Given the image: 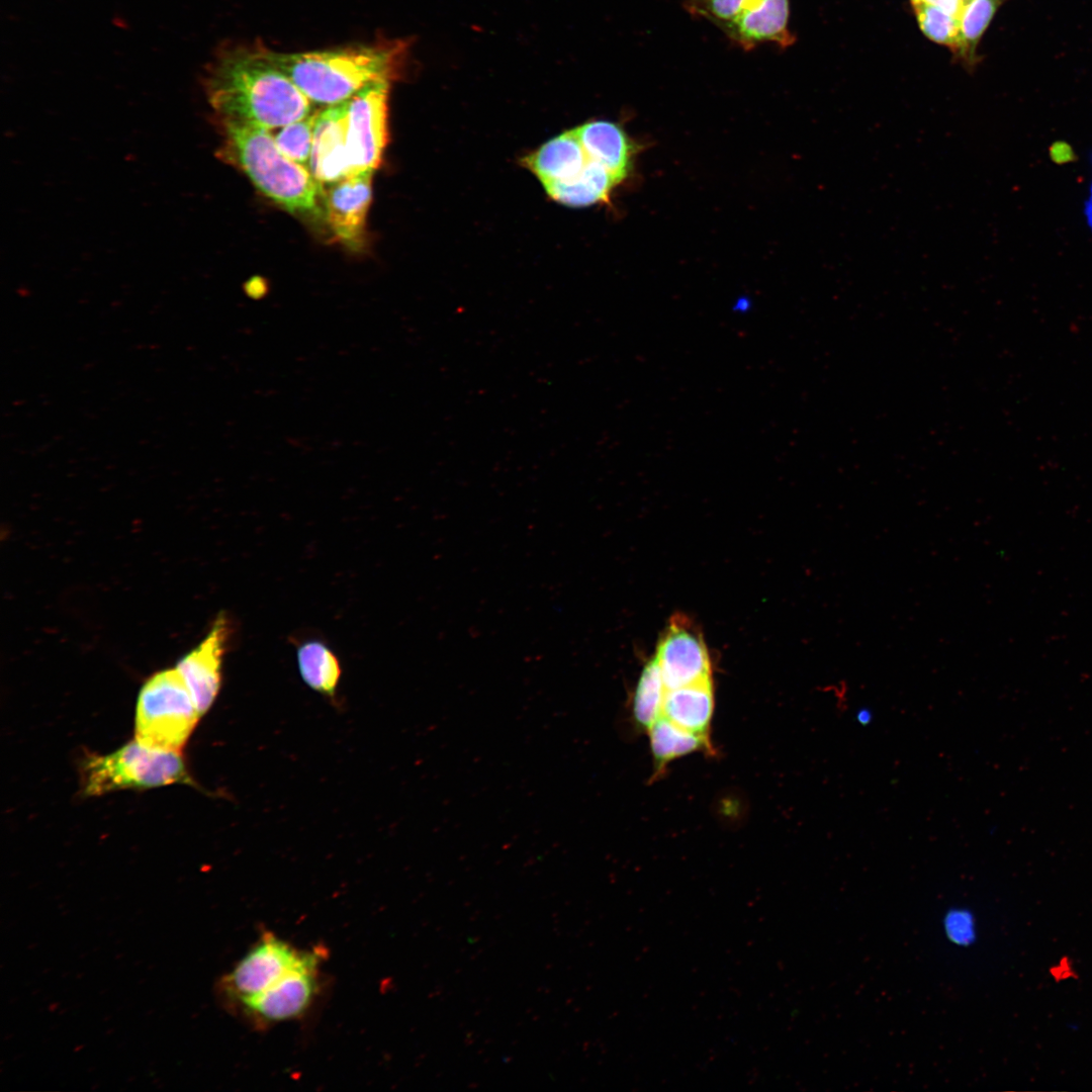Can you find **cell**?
<instances>
[{
	"label": "cell",
	"instance_id": "cell-1",
	"mask_svg": "<svg viewBox=\"0 0 1092 1092\" xmlns=\"http://www.w3.org/2000/svg\"><path fill=\"white\" fill-rule=\"evenodd\" d=\"M201 81L219 122L271 130L312 112L311 102L262 47H219L205 64Z\"/></svg>",
	"mask_w": 1092,
	"mask_h": 1092
},
{
	"label": "cell",
	"instance_id": "cell-2",
	"mask_svg": "<svg viewBox=\"0 0 1092 1092\" xmlns=\"http://www.w3.org/2000/svg\"><path fill=\"white\" fill-rule=\"evenodd\" d=\"M408 49L410 42L403 39L300 53L264 48L267 58L311 104L324 108L349 100L373 82L396 80L406 65Z\"/></svg>",
	"mask_w": 1092,
	"mask_h": 1092
},
{
	"label": "cell",
	"instance_id": "cell-3",
	"mask_svg": "<svg viewBox=\"0 0 1092 1092\" xmlns=\"http://www.w3.org/2000/svg\"><path fill=\"white\" fill-rule=\"evenodd\" d=\"M219 124L225 160L241 169L261 193L295 215L320 212L322 186L307 168L281 152L270 130L228 121Z\"/></svg>",
	"mask_w": 1092,
	"mask_h": 1092
},
{
	"label": "cell",
	"instance_id": "cell-4",
	"mask_svg": "<svg viewBox=\"0 0 1092 1092\" xmlns=\"http://www.w3.org/2000/svg\"><path fill=\"white\" fill-rule=\"evenodd\" d=\"M193 783L179 752L152 748L138 740L109 754H90L82 764L83 793L88 796Z\"/></svg>",
	"mask_w": 1092,
	"mask_h": 1092
},
{
	"label": "cell",
	"instance_id": "cell-5",
	"mask_svg": "<svg viewBox=\"0 0 1092 1092\" xmlns=\"http://www.w3.org/2000/svg\"><path fill=\"white\" fill-rule=\"evenodd\" d=\"M200 714L176 668L160 670L142 687L135 710V740L146 746L179 752Z\"/></svg>",
	"mask_w": 1092,
	"mask_h": 1092
},
{
	"label": "cell",
	"instance_id": "cell-6",
	"mask_svg": "<svg viewBox=\"0 0 1092 1092\" xmlns=\"http://www.w3.org/2000/svg\"><path fill=\"white\" fill-rule=\"evenodd\" d=\"M298 950L266 933L219 982L222 999L239 1009L279 981L300 959Z\"/></svg>",
	"mask_w": 1092,
	"mask_h": 1092
},
{
	"label": "cell",
	"instance_id": "cell-7",
	"mask_svg": "<svg viewBox=\"0 0 1092 1092\" xmlns=\"http://www.w3.org/2000/svg\"><path fill=\"white\" fill-rule=\"evenodd\" d=\"M390 81L373 82L349 99L347 141L353 173L375 171L387 145Z\"/></svg>",
	"mask_w": 1092,
	"mask_h": 1092
},
{
	"label": "cell",
	"instance_id": "cell-8",
	"mask_svg": "<svg viewBox=\"0 0 1092 1092\" xmlns=\"http://www.w3.org/2000/svg\"><path fill=\"white\" fill-rule=\"evenodd\" d=\"M324 952H302L297 963L272 987L240 1009L258 1024L296 1019L304 1014L318 991V971Z\"/></svg>",
	"mask_w": 1092,
	"mask_h": 1092
},
{
	"label": "cell",
	"instance_id": "cell-9",
	"mask_svg": "<svg viewBox=\"0 0 1092 1092\" xmlns=\"http://www.w3.org/2000/svg\"><path fill=\"white\" fill-rule=\"evenodd\" d=\"M654 658L666 690L712 679V663L703 637L682 615L670 619Z\"/></svg>",
	"mask_w": 1092,
	"mask_h": 1092
},
{
	"label": "cell",
	"instance_id": "cell-10",
	"mask_svg": "<svg viewBox=\"0 0 1092 1092\" xmlns=\"http://www.w3.org/2000/svg\"><path fill=\"white\" fill-rule=\"evenodd\" d=\"M373 173V170L357 171L322 186L326 220L334 236L353 250L361 249L364 242Z\"/></svg>",
	"mask_w": 1092,
	"mask_h": 1092
},
{
	"label": "cell",
	"instance_id": "cell-11",
	"mask_svg": "<svg viewBox=\"0 0 1092 1092\" xmlns=\"http://www.w3.org/2000/svg\"><path fill=\"white\" fill-rule=\"evenodd\" d=\"M232 626L225 614L213 621L202 641L186 653L176 669L193 702L203 716L213 705L221 687V666L231 637Z\"/></svg>",
	"mask_w": 1092,
	"mask_h": 1092
},
{
	"label": "cell",
	"instance_id": "cell-12",
	"mask_svg": "<svg viewBox=\"0 0 1092 1092\" xmlns=\"http://www.w3.org/2000/svg\"><path fill=\"white\" fill-rule=\"evenodd\" d=\"M349 100L317 112L309 171L321 186L353 173L347 141Z\"/></svg>",
	"mask_w": 1092,
	"mask_h": 1092
},
{
	"label": "cell",
	"instance_id": "cell-13",
	"mask_svg": "<svg viewBox=\"0 0 1092 1092\" xmlns=\"http://www.w3.org/2000/svg\"><path fill=\"white\" fill-rule=\"evenodd\" d=\"M789 13V0H748L723 32L744 51L765 42L788 48L796 39L788 27Z\"/></svg>",
	"mask_w": 1092,
	"mask_h": 1092
},
{
	"label": "cell",
	"instance_id": "cell-14",
	"mask_svg": "<svg viewBox=\"0 0 1092 1092\" xmlns=\"http://www.w3.org/2000/svg\"><path fill=\"white\" fill-rule=\"evenodd\" d=\"M523 163L546 187L575 179L589 159L572 128L544 143L526 156Z\"/></svg>",
	"mask_w": 1092,
	"mask_h": 1092
},
{
	"label": "cell",
	"instance_id": "cell-15",
	"mask_svg": "<svg viewBox=\"0 0 1092 1092\" xmlns=\"http://www.w3.org/2000/svg\"><path fill=\"white\" fill-rule=\"evenodd\" d=\"M573 129L590 161L606 168L619 182L629 175L637 147L619 124L592 120Z\"/></svg>",
	"mask_w": 1092,
	"mask_h": 1092
},
{
	"label": "cell",
	"instance_id": "cell-16",
	"mask_svg": "<svg viewBox=\"0 0 1092 1092\" xmlns=\"http://www.w3.org/2000/svg\"><path fill=\"white\" fill-rule=\"evenodd\" d=\"M713 713L712 679L666 690L662 716L677 726L710 737Z\"/></svg>",
	"mask_w": 1092,
	"mask_h": 1092
},
{
	"label": "cell",
	"instance_id": "cell-17",
	"mask_svg": "<svg viewBox=\"0 0 1092 1092\" xmlns=\"http://www.w3.org/2000/svg\"><path fill=\"white\" fill-rule=\"evenodd\" d=\"M647 733L656 776L676 758L694 752H713L710 737L688 731L662 715Z\"/></svg>",
	"mask_w": 1092,
	"mask_h": 1092
},
{
	"label": "cell",
	"instance_id": "cell-18",
	"mask_svg": "<svg viewBox=\"0 0 1092 1092\" xmlns=\"http://www.w3.org/2000/svg\"><path fill=\"white\" fill-rule=\"evenodd\" d=\"M620 182L603 166L589 160L583 172L575 179L544 187L554 201L571 206L585 207L606 202Z\"/></svg>",
	"mask_w": 1092,
	"mask_h": 1092
},
{
	"label": "cell",
	"instance_id": "cell-19",
	"mask_svg": "<svg viewBox=\"0 0 1092 1092\" xmlns=\"http://www.w3.org/2000/svg\"><path fill=\"white\" fill-rule=\"evenodd\" d=\"M298 671L304 684L314 692L334 698L342 668L337 655L321 640H307L296 649Z\"/></svg>",
	"mask_w": 1092,
	"mask_h": 1092
},
{
	"label": "cell",
	"instance_id": "cell-20",
	"mask_svg": "<svg viewBox=\"0 0 1092 1092\" xmlns=\"http://www.w3.org/2000/svg\"><path fill=\"white\" fill-rule=\"evenodd\" d=\"M1002 0H968L959 15L960 39L954 57L971 69L978 63V44Z\"/></svg>",
	"mask_w": 1092,
	"mask_h": 1092
},
{
	"label": "cell",
	"instance_id": "cell-21",
	"mask_svg": "<svg viewBox=\"0 0 1092 1092\" xmlns=\"http://www.w3.org/2000/svg\"><path fill=\"white\" fill-rule=\"evenodd\" d=\"M666 687L655 658L641 671L631 698V720L639 730H648L662 715Z\"/></svg>",
	"mask_w": 1092,
	"mask_h": 1092
},
{
	"label": "cell",
	"instance_id": "cell-22",
	"mask_svg": "<svg viewBox=\"0 0 1092 1092\" xmlns=\"http://www.w3.org/2000/svg\"><path fill=\"white\" fill-rule=\"evenodd\" d=\"M912 7L922 33L930 40L947 47L954 56L960 39L959 18L928 2H916Z\"/></svg>",
	"mask_w": 1092,
	"mask_h": 1092
},
{
	"label": "cell",
	"instance_id": "cell-23",
	"mask_svg": "<svg viewBox=\"0 0 1092 1092\" xmlns=\"http://www.w3.org/2000/svg\"><path fill=\"white\" fill-rule=\"evenodd\" d=\"M317 112L277 128L273 135L283 154L308 170Z\"/></svg>",
	"mask_w": 1092,
	"mask_h": 1092
},
{
	"label": "cell",
	"instance_id": "cell-24",
	"mask_svg": "<svg viewBox=\"0 0 1092 1092\" xmlns=\"http://www.w3.org/2000/svg\"><path fill=\"white\" fill-rule=\"evenodd\" d=\"M747 2L748 0H686L685 8L690 14L707 19L724 31Z\"/></svg>",
	"mask_w": 1092,
	"mask_h": 1092
},
{
	"label": "cell",
	"instance_id": "cell-25",
	"mask_svg": "<svg viewBox=\"0 0 1092 1092\" xmlns=\"http://www.w3.org/2000/svg\"><path fill=\"white\" fill-rule=\"evenodd\" d=\"M943 929L948 940L963 946L977 939V926L973 913L965 908H952L943 917Z\"/></svg>",
	"mask_w": 1092,
	"mask_h": 1092
},
{
	"label": "cell",
	"instance_id": "cell-26",
	"mask_svg": "<svg viewBox=\"0 0 1092 1092\" xmlns=\"http://www.w3.org/2000/svg\"><path fill=\"white\" fill-rule=\"evenodd\" d=\"M854 718L859 725L868 726L874 720L873 710L868 706H861L855 711Z\"/></svg>",
	"mask_w": 1092,
	"mask_h": 1092
}]
</instances>
